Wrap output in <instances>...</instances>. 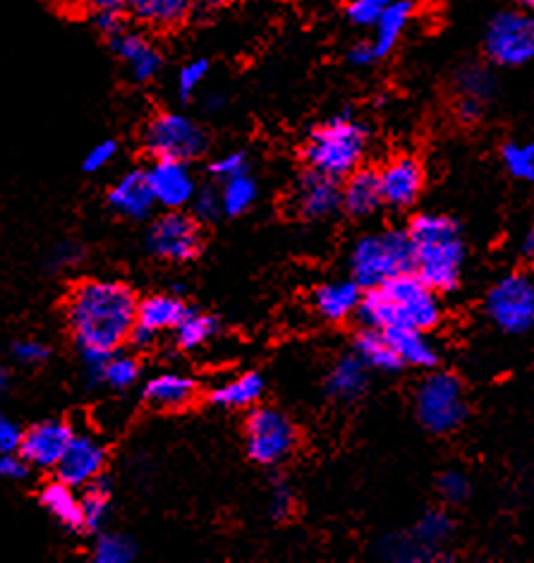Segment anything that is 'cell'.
<instances>
[{"mask_svg":"<svg viewBox=\"0 0 534 563\" xmlns=\"http://www.w3.org/2000/svg\"><path fill=\"white\" fill-rule=\"evenodd\" d=\"M137 298L118 280H82L65 302V321L79 351H118L137 324Z\"/></svg>","mask_w":534,"mask_h":563,"instance_id":"6da1fadb","label":"cell"},{"mask_svg":"<svg viewBox=\"0 0 534 563\" xmlns=\"http://www.w3.org/2000/svg\"><path fill=\"white\" fill-rule=\"evenodd\" d=\"M357 312L367 329L410 327L430 331L438 324L442 305L434 288L426 286L415 272H405L377 288H367Z\"/></svg>","mask_w":534,"mask_h":563,"instance_id":"7a4b0ae2","label":"cell"},{"mask_svg":"<svg viewBox=\"0 0 534 563\" xmlns=\"http://www.w3.org/2000/svg\"><path fill=\"white\" fill-rule=\"evenodd\" d=\"M412 272L434 290H453L460 280L465 243L458 223L438 213H420L408 228Z\"/></svg>","mask_w":534,"mask_h":563,"instance_id":"3957f363","label":"cell"},{"mask_svg":"<svg viewBox=\"0 0 534 563\" xmlns=\"http://www.w3.org/2000/svg\"><path fill=\"white\" fill-rule=\"evenodd\" d=\"M367 152V130L348 113L326 120L304 146V158L312 170L329 178H348L363 164Z\"/></svg>","mask_w":534,"mask_h":563,"instance_id":"277c9868","label":"cell"},{"mask_svg":"<svg viewBox=\"0 0 534 563\" xmlns=\"http://www.w3.org/2000/svg\"><path fill=\"white\" fill-rule=\"evenodd\" d=\"M351 272L359 288H377L393 276L412 272V247L408 231L365 235L353 250Z\"/></svg>","mask_w":534,"mask_h":563,"instance_id":"5b68a950","label":"cell"},{"mask_svg":"<svg viewBox=\"0 0 534 563\" xmlns=\"http://www.w3.org/2000/svg\"><path fill=\"white\" fill-rule=\"evenodd\" d=\"M418 418L432 434H448L458 429L467 415L460 382L446 372L426 377L418 388Z\"/></svg>","mask_w":534,"mask_h":563,"instance_id":"8992f818","label":"cell"},{"mask_svg":"<svg viewBox=\"0 0 534 563\" xmlns=\"http://www.w3.org/2000/svg\"><path fill=\"white\" fill-rule=\"evenodd\" d=\"M207 132L182 113H158L144 128V146L154 158H180L190 164L207 152Z\"/></svg>","mask_w":534,"mask_h":563,"instance_id":"52a82bcc","label":"cell"},{"mask_svg":"<svg viewBox=\"0 0 534 563\" xmlns=\"http://www.w3.org/2000/svg\"><path fill=\"white\" fill-rule=\"evenodd\" d=\"M249 459L262 465H278L296 451L298 429L288 415L274 408L252 410L245 427Z\"/></svg>","mask_w":534,"mask_h":563,"instance_id":"ba28073f","label":"cell"},{"mask_svg":"<svg viewBox=\"0 0 534 563\" xmlns=\"http://www.w3.org/2000/svg\"><path fill=\"white\" fill-rule=\"evenodd\" d=\"M487 312L505 333H525L534 327V284L525 274L503 276L491 288Z\"/></svg>","mask_w":534,"mask_h":563,"instance_id":"9c48e42d","label":"cell"},{"mask_svg":"<svg viewBox=\"0 0 534 563\" xmlns=\"http://www.w3.org/2000/svg\"><path fill=\"white\" fill-rule=\"evenodd\" d=\"M487 53L499 65H525L534 58V15L501 12L487 30Z\"/></svg>","mask_w":534,"mask_h":563,"instance_id":"30bf717a","label":"cell"},{"mask_svg":"<svg viewBox=\"0 0 534 563\" xmlns=\"http://www.w3.org/2000/svg\"><path fill=\"white\" fill-rule=\"evenodd\" d=\"M199 245H202V235H199L197 221L178 209L158 219L146 235V247L154 257L166 262H190L199 252Z\"/></svg>","mask_w":534,"mask_h":563,"instance_id":"8fae6325","label":"cell"},{"mask_svg":"<svg viewBox=\"0 0 534 563\" xmlns=\"http://www.w3.org/2000/svg\"><path fill=\"white\" fill-rule=\"evenodd\" d=\"M73 437L75 429L63 420L36 422L22 437L20 459L30 467H38V471H56Z\"/></svg>","mask_w":534,"mask_h":563,"instance_id":"7c38bea8","label":"cell"},{"mask_svg":"<svg viewBox=\"0 0 534 563\" xmlns=\"http://www.w3.org/2000/svg\"><path fill=\"white\" fill-rule=\"evenodd\" d=\"M146 180H149L156 205L168 211L187 207L197 192L190 164L180 158H154V164L146 168Z\"/></svg>","mask_w":534,"mask_h":563,"instance_id":"4fadbf2b","label":"cell"},{"mask_svg":"<svg viewBox=\"0 0 534 563\" xmlns=\"http://www.w3.org/2000/svg\"><path fill=\"white\" fill-rule=\"evenodd\" d=\"M105 461H109V453H105V446L97 437L75 434L68 451L63 453L60 463L56 465V473L65 485L85 489L93 479L103 477Z\"/></svg>","mask_w":534,"mask_h":563,"instance_id":"5bb4252c","label":"cell"},{"mask_svg":"<svg viewBox=\"0 0 534 563\" xmlns=\"http://www.w3.org/2000/svg\"><path fill=\"white\" fill-rule=\"evenodd\" d=\"M379 185L383 205L396 209H408L418 202V197L424 187V170L418 158L398 156L391 158L379 170Z\"/></svg>","mask_w":534,"mask_h":563,"instance_id":"9a60e30c","label":"cell"},{"mask_svg":"<svg viewBox=\"0 0 534 563\" xmlns=\"http://www.w3.org/2000/svg\"><path fill=\"white\" fill-rule=\"evenodd\" d=\"M111 48L115 56L127 65L130 75L135 77L137 82H149V79L162 73V51L140 32L123 30L120 34L111 36Z\"/></svg>","mask_w":534,"mask_h":563,"instance_id":"2e32d148","label":"cell"},{"mask_svg":"<svg viewBox=\"0 0 534 563\" xmlns=\"http://www.w3.org/2000/svg\"><path fill=\"white\" fill-rule=\"evenodd\" d=\"M109 205L120 217L142 221L156 207L154 192L146 180V170H130L109 190Z\"/></svg>","mask_w":534,"mask_h":563,"instance_id":"e0dca14e","label":"cell"},{"mask_svg":"<svg viewBox=\"0 0 534 563\" xmlns=\"http://www.w3.org/2000/svg\"><path fill=\"white\" fill-rule=\"evenodd\" d=\"M298 211L307 219H324L331 211L343 205V192L336 178H329L324 173H307L296 190Z\"/></svg>","mask_w":534,"mask_h":563,"instance_id":"ac0fdd59","label":"cell"},{"mask_svg":"<svg viewBox=\"0 0 534 563\" xmlns=\"http://www.w3.org/2000/svg\"><path fill=\"white\" fill-rule=\"evenodd\" d=\"M197 396V384L185 374L166 372L144 386V400L156 410H180L190 406Z\"/></svg>","mask_w":534,"mask_h":563,"instance_id":"d6986e66","label":"cell"},{"mask_svg":"<svg viewBox=\"0 0 534 563\" xmlns=\"http://www.w3.org/2000/svg\"><path fill=\"white\" fill-rule=\"evenodd\" d=\"M190 0H125V10L152 30H176L190 15Z\"/></svg>","mask_w":534,"mask_h":563,"instance_id":"ffe728a7","label":"cell"},{"mask_svg":"<svg viewBox=\"0 0 534 563\" xmlns=\"http://www.w3.org/2000/svg\"><path fill=\"white\" fill-rule=\"evenodd\" d=\"M38 501L48 511V516L58 522L60 528L65 530H73L79 532L85 530V522H82V499H79L75 487L65 485L63 479L51 482L42 489V496H38Z\"/></svg>","mask_w":534,"mask_h":563,"instance_id":"44dd1931","label":"cell"},{"mask_svg":"<svg viewBox=\"0 0 534 563\" xmlns=\"http://www.w3.org/2000/svg\"><path fill=\"white\" fill-rule=\"evenodd\" d=\"M343 207L348 209L353 217H369L383 205L379 173L377 170H353L348 183L343 187Z\"/></svg>","mask_w":534,"mask_h":563,"instance_id":"7402d4cb","label":"cell"},{"mask_svg":"<svg viewBox=\"0 0 534 563\" xmlns=\"http://www.w3.org/2000/svg\"><path fill=\"white\" fill-rule=\"evenodd\" d=\"M363 292L355 280H333L314 292V305L319 314L329 321L348 319L353 312H357Z\"/></svg>","mask_w":534,"mask_h":563,"instance_id":"603a6c76","label":"cell"},{"mask_svg":"<svg viewBox=\"0 0 534 563\" xmlns=\"http://www.w3.org/2000/svg\"><path fill=\"white\" fill-rule=\"evenodd\" d=\"M383 333L403 365H412V367L436 365V347L432 345L430 339L424 336V331L398 327V329H386Z\"/></svg>","mask_w":534,"mask_h":563,"instance_id":"cb8c5ba5","label":"cell"},{"mask_svg":"<svg viewBox=\"0 0 534 563\" xmlns=\"http://www.w3.org/2000/svg\"><path fill=\"white\" fill-rule=\"evenodd\" d=\"M190 312L178 295H152L137 305V324L156 333L176 329Z\"/></svg>","mask_w":534,"mask_h":563,"instance_id":"d4e9b609","label":"cell"},{"mask_svg":"<svg viewBox=\"0 0 534 563\" xmlns=\"http://www.w3.org/2000/svg\"><path fill=\"white\" fill-rule=\"evenodd\" d=\"M412 18V3L410 0H396L389 8L381 12V18L374 22V51H377V56L383 58L389 56V53L398 46L400 36H403L405 26Z\"/></svg>","mask_w":534,"mask_h":563,"instance_id":"484cf974","label":"cell"},{"mask_svg":"<svg viewBox=\"0 0 534 563\" xmlns=\"http://www.w3.org/2000/svg\"><path fill=\"white\" fill-rule=\"evenodd\" d=\"M264 394V377L257 372H245L240 377L219 384L211 391V404L221 408H249Z\"/></svg>","mask_w":534,"mask_h":563,"instance_id":"4316f807","label":"cell"},{"mask_svg":"<svg viewBox=\"0 0 534 563\" xmlns=\"http://www.w3.org/2000/svg\"><path fill=\"white\" fill-rule=\"evenodd\" d=\"M367 386V365L357 355H345L331 369L326 388L333 398L353 400L365 394Z\"/></svg>","mask_w":534,"mask_h":563,"instance_id":"83f0119b","label":"cell"},{"mask_svg":"<svg viewBox=\"0 0 534 563\" xmlns=\"http://www.w3.org/2000/svg\"><path fill=\"white\" fill-rule=\"evenodd\" d=\"M355 355L365 362L367 369L396 372L403 367V362L398 360L389 339H386V333L377 329H367L359 333L355 341Z\"/></svg>","mask_w":534,"mask_h":563,"instance_id":"f1b7e54d","label":"cell"},{"mask_svg":"<svg viewBox=\"0 0 534 563\" xmlns=\"http://www.w3.org/2000/svg\"><path fill=\"white\" fill-rule=\"evenodd\" d=\"M109 516H111V489H109V482L99 477L85 487V496H82L85 530L89 532L103 530L105 522H109Z\"/></svg>","mask_w":534,"mask_h":563,"instance_id":"f546056e","label":"cell"},{"mask_svg":"<svg viewBox=\"0 0 534 563\" xmlns=\"http://www.w3.org/2000/svg\"><path fill=\"white\" fill-rule=\"evenodd\" d=\"M140 374H142V367H140L137 357L113 351L109 355V360L103 362L101 374H99V384L115 388V391H127L130 386L137 384Z\"/></svg>","mask_w":534,"mask_h":563,"instance_id":"4dcf8cb0","label":"cell"},{"mask_svg":"<svg viewBox=\"0 0 534 563\" xmlns=\"http://www.w3.org/2000/svg\"><path fill=\"white\" fill-rule=\"evenodd\" d=\"M219 192H221L223 213H229V217H240V213H245L252 205H255L257 183L252 180L247 173H240L235 178L223 180V187Z\"/></svg>","mask_w":534,"mask_h":563,"instance_id":"1f68e13d","label":"cell"},{"mask_svg":"<svg viewBox=\"0 0 534 563\" xmlns=\"http://www.w3.org/2000/svg\"><path fill=\"white\" fill-rule=\"evenodd\" d=\"M216 331H219V324L213 317L187 312L185 319L176 327V341L182 351H197V347H202L204 343H209L213 336H216Z\"/></svg>","mask_w":534,"mask_h":563,"instance_id":"d6a6232c","label":"cell"},{"mask_svg":"<svg viewBox=\"0 0 534 563\" xmlns=\"http://www.w3.org/2000/svg\"><path fill=\"white\" fill-rule=\"evenodd\" d=\"M381 554L391 561L400 563H418V561H434L442 559V552H434L432 547L422 544L415 534H396V538H389L381 544Z\"/></svg>","mask_w":534,"mask_h":563,"instance_id":"836d02e7","label":"cell"},{"mask_svg":"<svg viewBox=\"0 0 534 563\" xmlns=\"http://www.w3.org/2000/svg\"><path fill=\"white\" fill-rule=\"evenodd\" d=\"M91 556L97 563H130L137 556V544L125 538V534L105 532L93 544Z\"/></svg>","mask_w":534,"mask_h":563,"instance_id":"e575fe53","label":"cell"},{"mask_svg":"<svg viewBox=\"0 0 534 563\" xmlns=\"http://www.w3.org/2000/svg\"><path fill=\"white\" fill-rule=\"evenodd\" d=\"M456 85L460 99H477L485 103L493 93V77L489 70L479 68V65H465L456 75Z\"/></svg>","mask_w":534,"mask_h":563,"instance_id":"d590c367","label":"cell"},{"mask_svg":"<svg viewBox=\"0 0 534 563\" xmlns=\"http://www.w3.org/2000/svg\"><path fill=\"white\" fill-rule=\"evenodd\" d=\"M412 534H415L422 544L438 552V547H444V542H448L453 534V520L444 511H430L418 522V528Z\"/></svg>","mask_w":534,"mask_h":563,"instance_id":"8d00e7d4","label":"cell"},{"mask_svg":"<svg viewBox=\"0 0 534 563\" xmlns=\"http://www.w3.org/2000/svg\"><path fill=\"white\" fill-rule=\"evenodd\" d=\"M503 164L518 180L534 183V142L527 144H505L503 146Z\"/></svg>","mask_w":534,"mask_h":563,"instance_id":"74e56055","label":"cell"},{"mask_svg":"<svg viewBox=\"0 0 534 563\" xmlns=\"http://www.w3.org/2000/svg\"><path fill=\"white\" fill-rule=\"evenodd\" d=\"M209 75V63L204 58L190 60L182 65V70L178 73V93L180 99H192L194 91L204 85V79Z\"/></svg>","mask_w":534,"mask_h":563,"instance_id":"f35d334b","label":"cell"},{"mask_svg":"<svg viewBox=\"0 0 534 563\" xmlns=\"http://www.w3.org/2000/svg\"><path fill=\"white\" fill-rule=\"evenodd\" d=\"M438 492H442L444 501L463 504L472 492L470 477H467L463 471H448L442 475V479H438Z\"/></svg>","mask_w":534,"mask_h":563,"instance_id":"ab89813d","label":"cell"},{"mask_svg":"<svg viewBox=\"0 0 534 563\" xmlns=\"http://www.w3.org/2000/svg\"><path fill=\"white\" fill-rule=\"evenodd\" d=\"M391 3H396V0H353L348 8V18L357 26H371Z\"/></svg>","mask_w":534,"mask_h":563,"instance_id":"60d3db41","label":"cell"},{"mask_svg":"<svg viewBox=\"0 0 534 563\" xmlns=\"http://www.w3.org/2000/svg\"><path fill=\"white\" fill-rule=\"evenodd\" d=\"M292 506H296V494L286 479H276L269 494V514L276 520H286L292 514Z\"/></svg>","mask_w":534,"mask_h":563,"instance_id":"b9f144b4","label":"cell"},{"mask_svg":"<svg viewBox=\"0 0 534 563\" xmlns=\"http://www.w3.org/2000/svg\"><path fill=\"white\" fill-rule=\"evenodd\" d=\"M190 205L194 209V217L202 219V221H213L223 211V207H221V192L213 190V187H204V190H197Z\"/></svg>","mask_w":534,"mask_h":563,"instance_id":"7bdbcfd3","label":"cell"},{"mask_svg":"<svg viewBox=\"0 0 534 563\" xmlns=\"http://www.w3.org/2000/svg\"><path fill=\"white\" fill-rule=\"evenodd\" d=\"M51 355L48 345L36 341V339H24V341H18L15 345H12V357H15L18 362H22V365H42V362H46Z\"/></svg>","mask_w":534,"mask_h":563,"instance_id":"ee69618b","label":"cell"},{"mask_svg":"<svg viewBox=\"0 0 534 563\" xmlns=\"http://www.w3.org/2000/svg\"><path fill=\"white\" fill-rule=\"evenodd\" d=\"M118 154V144L113 140H103V142H97L91 146V150L87 152L85 161H82V168L87 173H99L103 170L105 166L111 164V161L115 158Z\"/></svg>","mask_w":534,"mask_h":563,"instance_id":"f6af8a7d","label":"cell"},{"mask_svg":"<svg viewBox=\"0 0 534 563\" xmlns=\"http://www.w3.org/2000/svg\"><path fill=\"white\" fill-rule=\"evenodd\" d=\"M240 173H247V156L243 152H231L211 164V176L221 183L240 176Z\"/></svg>","mask_w":534,"mask_h":563,"instance_id":"bcb514c9","label":"cell"},{"mask_svg":"<svg viewBox=\"0 0 534 563\" xmlns=\"http://www.w3.org/2000/svg\"><path fill=\"white\" fill-rule=\"evenodd\" d=\"M22 437L24 429L10 420L8 415L0 412V453H18L22 446Z\"/></svg>","mask_w":534,"mask_h":563,"instance_id":"7dc6e473","label":"cell"},{"mask_svg":"<svg viewBox=\"0 0 534 563\" xmlns=\"http://www.w3.org/2000/svg\"><path fill=\"white\" fill-rule=\"evenodd\" d=\"M82 247L77 243H70V240H65L56 250L51 254V269H70V266L82 262Z\"/></svg>","mask_w":534,"mask_h":563,"instance_id":"c3c4849f","label":"cell"},{"mask_svg":"<svg viewBox=\"0 0 534 563\" xmlns=\"http://www.w3.org/2000/svg\"><path fill=\"white\" fill-rule=\"evenodd\" d=\"M93 24L105 36H115L125 30V12L123 10H109V12H93Z\"/></svg>","mask_w":534,"mask_h":563,"instance_id":"681fc988","label":"cell"},{"mask_svg":"<svg viewBox=\"0 0 534 563\" xmlns=\"http://www.w3.org/2000/svg\"><path fill=\"white\" fill-rule=\"evenodd\" d=\"M26 465L22 459H15V453H0V477L20 479L26 475Z\"/></svg>","mask_w":534,"mask_h":563,"instance_id":"f907efd6","label":"cell"},{"mask_svg":"<svg viewBox=\"0 0 534 563\" xmlns=\"http://www.w3.org/2000/svg\"><path fill=\"white\" fill-rule=\"evenodd\" d=\"M348 60L353 65H357V68H367V65H371L374 60H379V56H377V51H374L371 42H359L351 48Z\"/></svg>","mask_w":534,"mask_h":563,"instance_id":"816d5d0a","label":"cell"},{"mask_svg":"<svg viewBox=\"0 0 534 563\" xmlns=\"http://www.w3.org/2000/svg\"><path fill=\"white\" fill-rule=\"evenodd\" d=\"M485 103L477 99H460L458 103V115L465 120V123H475V120L482 115Z\"/></svg>","mask_w":534,"mask_h":563,"instance_id":"f5cc1de1","label":"cell"},{"mask_svg":"<svg viewBox=\"0 0 534 563\" xmlns=\"http://www.w3.org/2000/svg\"><path fill=\"white\" fill-rule=\"evenodd\" d=\"M156 336L158 333L156 331H152V329H146V327H142V324H135V329H132V333H130V343L135 345V347H149L154 341H156Z\"/></svg>","mask_w":534,"mask_h":563,"instance_id":"db71d44e","label":"cell"},{"mask_svg":"<svg viewBox=\"0 0 534 563\" xmlns=\"http://www.w3.org/2000/svg\"><path fill=\"white\" fill-rule=\"evenodd\" d=\"M85 5L91 12H109V10H123L125 12V0H85Z\"/></svg>","mask_w":534,"mask_h":563,"instance_id":"11a10c76","label":"cell"},{"mask_svg":"<svg viewBox=\"0 0 534 563\" xmlns=\"http://www.w3.org/2000/svg\"><path fill=\"white\" fill-rule=\"evenodd\" d=\"M223 101H225L223 93L213 91V93H209V97H207V109H209V111H219L221 106H223Z\"/></svg>","mask_w":534,"mask_h":563,"instance_id":"9f6ffc18","label":"cell"},{"mask_svg":"<svg viewBox=\"0 0 534 563\" xmlns=\"http://www.w3.org/2000/svg\"><path fill=\"white\" fill-rule=\"evenodd\" d=\"M523 252H525V257H527V260H532V262H534V228H532V231H530V233H527V238H525Z\"/></svg>","mask_w":534,"mask_h":563,"instance_id":"6f0895ef","label":"cell"},{"mask_svg":"<svg viewBox=\"0 0 534 563\" xmlns=\"http://www.w3.org/2000/svg\"><path fill=\"white\" fill-rule=\"evenodd\" d=\"M192 5H202V8H219V5H225L229 0H190Z\"/></svg>","mask_w":534,"mask_h":563,"instance_id":"680465c9","label":"cell"},{"mask_svg":"<svg viewBox=\"0 0 534 563\" xmlns=\"http://www.w3.org/2000/svg\"><path fill=\"white\" fill-rule=\"evenodd\" d=\"M5 391H8V374L3 367H0V400H3Z\"/></svg>","mask_w":534,"mask_h":563,"instance_id":"91938a15","label":"cell"},{"mask_svg":"<svg viewBox=\"0 0 534 563\" xmlns=\"http://www.w3.org/2000/svg\"><path fill=\"white\" fill-rule=\"evenodd\" d=\"M520 3H523V5L530 8V10H534V0H520Z\"/></svg>","mask_w":534,"mask_h":563,"instance_id":"94428289","label":"cell"}]
</instances>
